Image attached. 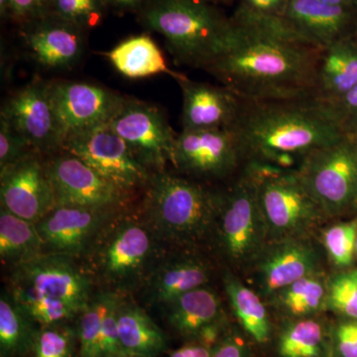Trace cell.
Masks as SVG:
<instances>
[{
    "mask_svg": "<svg viewBox=\"0 0 357 357\" xmlns=\"http://www.w3.org/2000/svg\"><path fill=\"white\" fill-rule=\"evenodd\" d=\"M234 25L236 43L206 72L244 100L314 98L324 48L304 40Z\"/></svg>",
    "mask_w": 357,
    "mask_h": 357,
    "instance_id": "1",
    "label": "cell"
},
{
    "mask_svg": "<svg viewBox=\"0 0 357 357\" xmlns=\"http://www.w3.org/2000/svg\"><path fill=\"white\" fill-rule=\"evenodd\" d=\"M232 128L246 162L296 170L318 148L342 139L347 133L326 105L307 100H244Z\"/></svg>",
    "mask_w": 357,
    "mask_h": 357,
    "instance_id": "2",
    "label": "cell"
},
{
    "mask_svg": "<svg viewBox=\"0 0 357 357\" xmlns=\"http://www.w3.org/2000/svg\"><path fill=\"white\" fill-rule=\"evenodd\" d=\"M222 199V190L162 171L145 187L139 217L162 245L195 249L213 238Z\"/></svg>",
    "mask_w": 357,
    "mask_h": 357,
    "instance_id": "3",
    "label": "cell"
},
{
    "mask_svg": "<svg viewBox=\"0 0 357 357\" xmlns=\"http://www.w3.org/2000/svg\"><path fill=\"white\" fill-rule=\"evenodd\" d=\"M147 29L162 35L178 64L204 70L237 41V29L206 0H147L139 10Z\"/></svg>",
    "mask_w": 357,
    "mask_h": 357,
    "instance_id": "4",
    "label": "cell"
},
{
    "mask_svg": "<svg viewBox=\"0 0 357 357\" xmlns=\"http://www.w3.org/2000/svg\"><path fill=\"white\" fill-rule=\"evenodd\" d=\"M164 251L139 215L123 208L98 232L79 262L100 290L131 296L142 289Z\"/></svg>",
    "mask_w": 357,
    "mask_h": 357,
    "instance_id": "5",
    "label": "cell"
},
{
    "mask_svg": "<svg viewBox=\"0 0 357 357\" xmlns=\"http://www.w3.org/2000/svg\"><path fill=\"white\" fill-rule=\"evenodd\" d=\"M257 181L258 198L269 241L307 237L328 220L296 170L248 161Z\"/></svg>",
    "mask_w": 357,
    "mask_h": 357,
    "instance_id": "6",
    "label": "cell"
},
{
    "mask_svg": "<svg viewBox=\"0 0 357 357\" xmlns=\"http://www.w3.org/2000/svg\"><path fill=\"white\" fill-rule=\"evenodd\" d=\"M213 243L231 266L250 265L268 243L257 181L244 164L238 177L222 191Z\"/></svg>",
    "mask_w": 357,
    "mask_h": 357,
    "instance_id": "7",
    "label": "cell"
},
{
    "mask_svg": "<svg viewBox=\"0 0 357 357\" xmlns=\"http://www.w3.org/2000/svg\"><path fill=\"white\" fill-rule=\"evenodd\" d=\"M296 172L326 218L357 211V142L351 135L314 150Z\"/></svg>",
    "mask_w": 357,
    "mask_h": 357,
    "instance_id": "8",
    "label": "cell"
},
{
    "mask_svg": "<svg viewBox=\"0 0 357 357\" xmlns=\"http://www.w3.org/2000/svg\"><path fill=\"white\" fill-rule=\"evenodd\" d=\"M64 150L130 196L138 190H144L152 175L109 123L70 134Z\"/></svg>",
    "mask_w": 357,
    "mask_h": 357,
    "instance_id": "9",
    "label": "cell"
},
{
    "mask_svg": "<svg viewBox=\"0 0 357 357\" xmlns=\"http://www.w3.org/2000/svg\"><path fill=\"white\" fill-rule=\"evenodd\" d=\"M246 163L234 129L182 131L174 143L171 164L185 177L222 181L241 172Z\"/></svg>",
    "mask_w": 357,
    "mask_h": 357,
    "instance_id": "10",
    "label": "cell"
},
{
    "mask_svg": "<svg viewBox=\"0 0 357 357\" xmlns=\"http://www.w3.org/2000/svg\"><path fill=\"white\" fill-rule=\"evenodd\" d=\"M109 126L126 141L136 159L150 172H162L166 170L167 164H171L177 134L158 107L126 98Z\"/></svg>",
    "mask_w": 357,
    "mask_h": 357,
    "instance_id": "11",
    "label": "cell"
},
{
    "mask_svg": "<svg viewBox=\"0 0 357 357\" xmlns=\"http://www.w3.org/2000/svg\"><path fill=\"white\" fill-rule=\"evenodd\" d=\"M0 114L44 158L64 150L67 136L54 107L50 82L34 79L26 84L6 100Z\"/></svg>",
    "mask_w": 357,
    "mask_h": 357,
    "instance_id": "12",
    "label": "cell"
},
{
    "mask_svg": "<svg viewBox=\"0 0 357 357\" xmlns=\"http://www.w3.org/2000/svg\"><path fill=\"white\" fill-rule=\"evenodd\" d=\"M9 271L11 285L31 288L64 301L79 314L96 292L95 284L83 265L70 256L43 253Z\"/></svg>",
    "mask_w": 357,
    "mask_h": 357,
    "instance_id": "13",
    "label": "cell"
},
{
    "mask_svg": "<svg viewBox=\"0 0 357 357\" xmlns=\"http://www.w3.org/2000/svg\"><path fill=\"white\" fill-rule=\"evenodd\" d=\"M57 204L123 208L130 195L121 191L74 154L62 150L45 159Z\"/></svg>",
    "mask_w": 357,
    "mask_h": 357,
    "instance_id": "14",
    "label": "cell"
},
{
    "mask_svg": "<svg viewBox=\"0 0 357 357\" xmlns=\"http://www.w3.org/2000/svg\"><path fill=\"white\" fill-rule=\"evenodd\" d=\"M307 238L269 241L250 263L253 282L265 299L300 279L321 274V255Z\"/></svg>",
    "mask_w": 357,
    "mask_h": 357,
    "instance_id": "15",
    "label": "cell"
},
{
    "mask_svg": "<svg viewBox=\"0 0 357 357\" xmlns=\"http://www.w3.org/2000/svg\"><path fill=\"white\" fill-rule=\"evenodd\" d=\"M0 208L38 223L57 206L45 158L33 153L0 170Z\"/></svg>",
    "mask_w": 357,
    "mask_h": 357,
    "instance_id": "16",
    "label": "cell"
},
{
    "mask_svg": "<svg viewBox=\"0 0 357 357\" xmlns=\"http://www.w3.org/2000/svg\"><path fill=\"white\" fill-rule=\"evenodd\" d=\"M123 208H89L57 204L36 223L45 253L70 256L79 260L102 227Z\"/></svg>",
    "mask_w": 357,
    "mask_h": 357,
    "instance_id": "17",
    "label": "cell"
},
{
    "mask_svg": "<svg viewBox=\"0 0 357 357\" xmlns=\"http://www.w3.org/2000/svg\"><path fill=\"white\" fill-rule=\"evenodd\" d=\"M51 95L66 136L109 123L126 96L84 82H50ZM67 139V138H66Z\"/></svg>",
    "mask_w": 357,
    "mask_h": 357,
    "instance_id": "18",
    "label": "cell"
},
{
    "mask_svg": "<svg viewBox=\"0 0 357 357\" xmlns=\"http://www.w3.org/2000/svg\"><path fill=\"white\" fill-rule=\"evenodd\" d=\"M211 274V263L195 249L174 248L160 256L140 292L147 304L164 307L183 294L206 286Z\"/></svg>",
    "mask_w": 357,
    "mask_h": 357,
    "instance_id": "19",
    "label": "cell"
},
{
    "mask_svg": "<svg viewBox=\"0 0 357 357\" xmlns=\"http://www.w3.org/2000/svg\"><path fill=\"white\" fill-rule=\"evenodd\" d=\"M84 31L48 14L23 24V41L30 57L50 70H70L81 61L84 52Z\"/></svg>",
    "mask_w": 357,
    "mask_h": 357,
    "instance_id": "20",
    "label": "cell"
},
{
    "mask_svg": "<svg viewBox=\"0 0 357 357\" xmlns=\"http://www.w3.org/2000/svg\"><path fill=\"white\" fill-rule=\"evenodd\" d=\"M176 81L183 93V131L230 128L243 107V98L225 86L199 83L181 76Z\"/></svg>",
    "mask_w": 357,
    "mask_h": 357,
    "instance_id": "21",
    "label": "cell"
},
{
    "mask_svg": "<svg viewBox=\"0 0 357 357\" xmlns=\"http://www.w3.org/2000/svg\"><path fill=\"white\" fill-rule=\"evenodd\" d=\"M284 16L323 48L352 37L357 25V8L319 0H289Z\"/></svg>",
    "mask_w": 357,
    "mask_h": 357,
    "instance_id": "22",
    "label": "cell"
},
{
    "mask_svg": "<svg viewBox=\"0 0 357 357\" xmlns=\"http://www.w3.org/2000/svg\"><path fill=\"white\" fill-rule=\"evenodd\" d=\"M357 84V43L352 37L324 48L317 73L314 100L330 102Z\"/></svg>",
    "mask_w": 357,
    "mask_h": 357,
    "instance_id": "23",
    "label": "cell"
},
{
    "mask_svg": "<svg viewBox=\"0 0 357 357\" xmlns=\"http://www.w3.org/2000/svg\"><path fill=\"white\" fill-rule=\"evenodd\" d=\"M117 326L124 352L137 357H157L167 349L165 333L131 296H122Z\"/></svg>",
    "mask_w": 357,
    "mask_h": 357,
    "instance_id": "24",
    "label": "cell"
},
{
    "mask_svg": "<svg viewBox=\"0 0 357 357\" xmlns=\"http://www.w3.org/2000/svg\"><path fill=\"white\" fill-rule=\"evenodd\" d=\"M164 307L173 330L194 342L206 326L223 319L222 301L206 286L183 294Z\"/></svg>",
    "mask_w": 357,
    "mask_h": 357,
    "instance_id": "25",
    "label": "cell"
},
{
    "mask_svg": "<svg viewBox=\"0 0 357 357\" xmlns=\"http://www.w3.org/2000/svg\"><path fill=\"white\" fill-rule=\"evenodd\" d=\"M105 56L114 69L128 79H144L160 74L169 75L175 79L183 76L169 69L158 45L146 34L123 40Z\"/></svg>",
    "mask_w": 357,
    "mask_h": 357,
    "instance_id": "26",
    "label": "cell"
},
{
    "mask_svg": "<svg viewBox=\"0 0 357 357\" xmlns=\"http://www.w3.org/2000/svg\"><path fill=\"white\" fill-rule=\"evenodd\" d=\"M45 253L36 223L28 222L0 208V259L9 270Z\"/></svg>",
    "mask_w": 357,
    "mask_h": 357,
    "instance_id": "27",
    "label": "cell"
},
{
    "mask_svg": "<svg viewBox=\"0 0 357 357\" xmlns=\"http://www.w3.org/2000/svg\"><path fill=\"white\" fill-rule=\"evenodd\" d=\"M40 326L14 299L8 287L0 295V356L26 357L32 354Z\"/></svg>",
    "mask_w": 357,
    "mask_h": 357,
    "instance_id": "28",
    "label": "cell"
},
{
    "mask_svg": "<svg viewBox=\"0 0 357 357\" xmlns=\"http://www.w3.org/2000/svg\"><path fill=\"white\" fill-rule=\"evenodd\" d=\"M223 286L230 306L244 331L258 344L268 342L271 326L260 296L229 271L223 275Z\"/></svg>",
    "mask_w": 357,
    "mask_h": 357,
    "instance_id": "29",
    "label": "cell"
},
{
    "mask_svg": "<svg viewBox=\"0 0 357 357\" xmlns=\"http://www.w3.org/2000/svg\"><path fill=\"white\" fill-rule=\"evenodd\" d=\"M328 281L321 274L305 277L270 298L271 304L296 319L310 318L326 309Z\"/></svg>",
    "mask_w": 357,
    "mask_h": 357,
    "instance_id": "30",
    "label": "cell"
},
{
    "mask_svg": "<svg viewBox=\"0 0 357 357\" xmlns=\"http://www.w3.org/2000/svg\"><path fill=\"white\" fill-rule=\"evenodd\" d=\"M280 357H331V333L318 319H297L281 333Z\"/></svg>",
    "mask_w": 357,
    "mask_h": 357,
    "instance_id": "31",
    "label": "cell"
},
{
    "mask_svg": "<svg viewBox=\"0 0 357 357\" xmlns=\"http://www.w3.org/2000/svg\"><path fill=\"white\" fill-rule=\"evenodd\" d=\"M7 287L21 309L40 328L66 324L77 318L79 314L64 301L45 295L31 288L11 284Z\"/></svg>",
    "mask_w": 357,
    "mask_h": 357,
    "instance_id": "32",
    "label": "cell"
},
{
    "mask_svg": "<svg viewBox=\"0 0 357 357\" xmlns=\"http://www.w3.org/2000/svg\"><path fill=\"white\" fill-rule=\"evenodd\" d=\"M117 295L110 291H96L88 306L79 312L77 326L79 357H100L103 319Z\"/></svg>",
    "mask_w": 357,
    "mask_h": 357,
    "instance_id": "33",
    "label": "cell"
},
{
    "mask_svg": "<svg viewBox=\"0 0 357 357\" xmlns=\"http://www.w3.org/2000/svg\"><path fill=\"white\" fill-rule=\"evenodd\" d=\"M357 218L324 230L321 241L331 261L338 268L351 267L356 256Z\"/></svg>",
    "mask_w": 357,
    "mask_h": 357,
    "instance_id": "34",
    "label": "cell"
},
{
    "mask_svg": "<svg viewBox=\"0 0 357 357\" xmlns=\"http://www.w3.org/2000/svg\"><path fill=\"white\" fill-rule=\"evenodd\" d=\"M326 309L342 319H357V268L328 279Z\"/></svg>",
    "mask_w": 357,
    "mask_h": 357,
    "instance_id": "35",
    "label": "cell"
},
{
    "mask_svg": "<svg viewBox=\"0 0 357 357\" xmlns=\"http://www.w3.org/2000/svg\"><path fill=\"white\" fill-rule=\"evenodd\" d=\"M77 328L66 324L40 328L32 357H74Z\"/></svg>",
    "mask_w": 357,
    "mask_h": 357,
    "instance_id": "36",
    "label": "cell"
},
{
    "mask_svg": "<svg viewBox=\"0 0 357 357\" xmlns=\"http://www.w3.org/2000/svg\"><path fill=\"white\" fill-rule=\"evenodd\" d=\"M107 7L103 0H53L50 14L88 30L100 24Z\"/></svg>",
    "mask_w": 357,
    "mask_h": 357,
    "instance_id": "37",
    "label": "cell"
},
{
    "mask_svg": "<svg viewBox=\"0 0 357 357\" xmlns=\"http://www.w3.org/2000/svg\"><path fill=\"white\" fill-rule=\"evenodd\" d=\"M37 153L6 115L0 114V170Z\"/></svg>",
    "mask_w": 357,
    "mask_h": 357,
    "instance_id": "38",
    "label": "cell"
},
{
    "mask_svg": "<svg viewBox=\"0 0 357 357\" xmlns=\"http://www.w3.org/2000/svg\"><path fill=\"white\" fill-rule=\"evenodd\" d=\"M331 357H357V319H342L333 326Z\"/></svg>",
    "mask_w": 357,
    "mask_h": 357,
    "instance_id": "39",
    "label": "cell"
},
{
    "mask_svg": "<svg viewBox=\"0 0 357 357\" xmlns=\"http://www.w3.org/2000/svg\"><path fill=\"white\" fill-rule=\"evenodd\" d=\"M122 296L117 295L112 301L109 311L103 319L102 335L100 342V357H109L124 354L119 338L117 326V310Z\"/></svg>",
    "mask_w": 357,
    "mask_h": 357,
    "instance_id": "40",
    "label": "cell"
},
{
    "mask_svg": "<svg viewBox=\"0 0 357 357\" xmlns=\"http://www.w3.org/2000/svg\"><path fill=\"white\" fill-rule=\"evenodd\" d=\"M323 102L345 133L352 135L357 131V84L342 98Z\"/></svg>",
    "mask_w": 357,
    "mask_h": 357,
    "instance_id": "41",
    "label": "cell"
},
{
    "mask_svg": "<svg viewBox=\"0 0 357 357\" xmlns=\"http://www.w3.org/2000/svg\"><path fill=\"white\" fill-rule=\"evenodd\" d=\"M53 0H11L9 17L26 24L51 13Z\"/></svg>",
    "mask_w": 357,
    "mask_h": 357,
    "instance_id": "42",
    "label": "cell"
},
{
    "mask_svg": "<svg viewBox=\"0 0 357 357\" xmlns=\"http://www.w3.org/2000/svg\"><path fill=\"white\" fill-rule=\"evenodd\" d=\"M289 0H239V6L253 13L285 15Z\"/></svg>",
    "mask_w": 357,
    "mask_h": 357,
    "instance_id": "43",
    "label": "cell"
},
{
    "mask_svg": "<svg viewBox=\"0 0 357 357\" xmlns=\"http://www.w3.org/2000/svg\"><path fill=\"white\" fill-rule=\"evenodd\" d=\"M211 357H248V347L241 338L225 335L213 349Z\"/></svg>",
    "mask_w": 357,
    "mask_h": 357,
    "instance_id": "44",
    "label": "cell"
},
{
    "mask_svg": "<svg viewBox=\"0 0 357 357\" xmlns=\"http://www.w3.org/2000/svg\"><path fill=\"white\" fill-rule=\"evenodd\" d=\"M211 352L213 349L198 342H192L173 351L169 357H211Z\"/></svg>",
    "mask_w": 357,
    "mask_h": 357,
    "instance_id": "45",
    "label": "cell"
},
{
    "mask_svg": "<svg viewBox=\"0 0 357 357\" xmlns=\"http://www.w3.org/2000/svg\"><path fill=\"white\" fill-rule=\"evenodd\" d=\"M103 1L105 2L107 6L119 9V10L139 11L144 6V4L146 3L147 0H103Z\"/></svg>",
    "mask_w": 357,
    "mask_h": 357,
    "instance_id": "46",
    "label": "cell"
},
{
    "mask_svg": "<svg viewBox=\"0 0 357 357\" xmlns=\"http://www.w3.org/2000/svg\"><path fill=\"white\" fill-rule=\"evenodd\" d=\"M319 1L326 2V3L332 4V6L354 7V8H357V0H319Z\"/></svg>",
    "mask_w": 357,
    "mask_h": 357,
    "instance_id": "47",
    "label": "cell"
},
{
    "mask_svg": "<svg viewBox=\"0 0 357 357\" xmlns=\"http://www.w3.org/2000/svg\"><path fill=\"white\" fill-rule=\"evenodd\" d=\"M11 0H0V13L2 17H9Z\"/></svg>",
    "mask_w": 357,
    "mask_h": 357,
    "instance_id": "48",
    "label": "cell"
},
{
    "mask_svg": "<svg viewBox=\"0 0 357 357\" xmlns=\"http://www.w3.org/2000/svg\"><path fill=\"white\" fill-rule=\"evenodd\" d=\"M206 1L210 2V3L213 4H220V3H230V2L234 1V0H206Z\"/></svg>",
    "mask_w": 357,
    "mask_h": 357,
    "instance_id": "49",
    "label": "cell"
},
{
    "mask_svg": "<svg viewBox=\"0 0 357 357\" xmlns=\"http://www.w3.org/2000/svg\"><path fill=\"white\" fill-rule=\"evenodd\" d=\"M109 357H137V356H130V354H119V356H112Z\"/></svg>",
    "mask_w": 357,
    "mask_h": 357,
    "instance_id": "50",
    "label": "cell"
},
{
    "mask_svg": "<svg viewBox=\"0 0 357 357\" xmlns=\"http://www.w3.org/2000/svg\"><path fill=\"white\" fill-rule=\"evenodd\" d=\"M352 38L354 39V41L357 43V25L356 27V30H354V35H352Z\"/></svg>",
    "mask_w": 357,
    "mask_h": 357,
    "instance_id": "51",
    "label": "cell"
},
{
    "mask_svg": "<svg viewBox=\"0 0 357 357\" xmlns=\"http://www.w3.org/2000/svg\"><path fill=\"white\" fill-rule=\"evenodd\" d=\"M351 136H352V137H354V139H356V142H357V131H356V133L352 134V135H351Z\"/></svg>",
    "mask_w": 357,
    "mask_h": 357,
    "instance_id": "52",
    "label": "cell"
},
{
    "mask_svg": "<svg viewBox=\"0 0 357 357\" xmlns=\"http://www.w3.org/2000/svg\"><path fill=\"white\" fill-rule=\"evenodd\" d=\"M356 256H357V236H356Z\"/></svg>",
    "mask_w": 357,
    "mask_h": 357,
    "instance_id": "53",
    "label": "cell"
}]
</instances>
